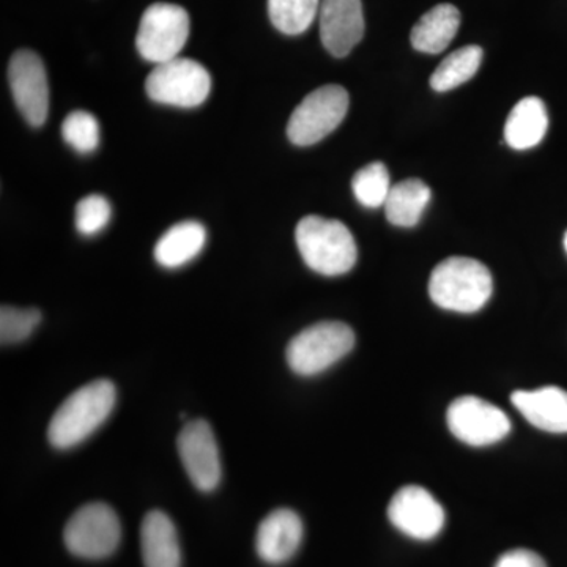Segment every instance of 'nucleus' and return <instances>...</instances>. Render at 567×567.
<instances>
[{"label": "nucleus", "mask_w": 567, "mask_h": 567, "mask_svg": "<svg viewBox=\"0 0 567 567\" xmlns=\"http://www.w3.org/2000/svg\"><path fill=\"white\" fill-rule=\"evenodd\" d=\"M461 28V11L451 3H440L429 10L410 33V41L416 51L440 54L450 47Z\"/></svg>", "instance_id": "obj_18"}, {"label": "nucleus", "mask_w": 567, "mask_h": 567, "mask_svg": "<svg viewBox=\"0 0 567 567\" xmlns=\"http://www.w3.org/2000/svg\"><path fill=\"white\" fill-rule=\"evenodd\" d=\"M514 406L529 424L551 434H567V391L544 386L535 391H516Z\"/></svg>", "instance_id": "obj_15"}, {"label": "nucleus", "mask_w": 567, "mask_h": 567, "mask_svg": "<svg viewBox=\"0 0 567 567\" xmlns=\"http://www.w3.org/2000/svg\"><path fill=\"white\" fill-rule=\"evenodd\" d=\"M122 539L117 514L104 503H89L80 507L63 529V543L74 557L104 559L111 557Z\"/></svg>", "instance_id": "obj_5"}, {"label": "nucleus", "mask_w": 567, "mask_h": 567, "mask_svg": "<svg viewBox=\"0 0 567 567\" xmlns=\"http://www.w3.org/2000/svg\"><path fill=\"white\" fill-rule=\"evenodd\" d=\"M320 6V0H268V17L279 32L300 35L315 22Z\"/></svg>", "instance_id": "obj_22"}, {"label": "nucleus", "mask_w": 567, "mask_h": 567, "mask_svg": "<svg viewBox=\"0 0 567 567\" xmlns=\"http://www.w3.org/2000/svg\"><path fill=\"white\" fill-rule=\"evenodd\" d=\"M349 104V93L342 85L328 84L316 89L293 111L287 125V136L300 147L317 144L341 125Z\"/></svg>", "instance_id": "obj_6"}, {"label": "nucleus", "mask_w": 567, "mask_h": 567, "mask_svg": "<svg viewBox=\"0 0 567 567\" xmlns=\"http://www.w3.org/2000/svg\"><path fill=\"white\" fill-rule=\"evenodd\" d=\"M111 204L106 197L100 194L84 197L78 203L76 215H74L78 230L87 237L102 233L111 221Z\"/></svg>", "instance_id": "obj_26"}, {"label": "nucleus", "mask_w": 567, "mask_h": 567, "mask_svg": "<svg viewBox=\"0 0 567 567\" xmlns=\"http://www.w3.org/2000/svg\"><path fill=\"white\" fill-rule=\"evenodd\" d=\"M494 567H547L546 561L527 548L506 551L498 558Z\"/></svg>", "instance_id": "obj_27"}, {"label": "nucleus", "mask_w": 567, "mask_h": 567, "mask_svg": "<svg viewBox=\"0 0 567 567\" xmlns=\"http://www.w3.org/2000/svg\"><path fill=\"white\" fill-rule=\"evenodd\" d=\"M207 244V230L200 223L175 224L155 246L156 262L164 268H178L192 262Z\"/></svg>", "instance_id": "obj_19"}, {"label": "nucleus", "mask_w": 567, "mask_h": 567, "mask_svg": "<svg viewBox=\"0 0 567 567\" xmlns=\"http://www.w3.org/2000/svg\"><path fill=\"white\" fill-rule=\"evenodd\" d=\"M62 136L74 151L92 153L100 144L99 121L87 111L71 112L62 123Z\"/></svg>", "instance_id": "obj_24"}, {"label": "nucleus", "mask_w": 567, "mask_h": 567, "mask_svg": "<svg viewBox=\"0 0 567 567\" xmlns=\"http://www.w3.org/2000/svg\"><path fill=\"white\" fill-rule=\"evenodd\" d=\"M483 58V48L476 47V44H468V47L451 52L432 74L431 87L435 92H447L465 84L475 78Z\"/></svg>", "instance_id": "obj_21"}, {"label": "nucleus", "mask_w": 567, "mask_h": 567, "mask_svg": "<svg viewBox=\"0 0 567 567\" xmlns=\"http://www.w3.org/2000/svg\"><path fill=\"white\" fill-rule=\"evenodd\" d=\"M9 82L14 104L32 126L44 125L50 112L47 70L33 51L14 52L9 65Z\"/></svg>", "instance_id": "obj_10"}, {"label": "nucleus", "mask_w": 567, "mask_h": 567, "mask_svg": "<svg viewBox=\"0 0 567 567\" xmlns=\"http://www.w3.org/2000/svg\"><path fill=\"white\" fill-rule=\"evenodd\" d=\"M431 197V188L420 178H409L391 186L385 203L388 221L398 227H415L423 218Z\"/></svg>", "instance_id": "obj_20"}, {"label": "nucleus", "mask_w": 567, "mask_h": 567, "mask_svg": "<svg viewBox=\"0 0 567 567\" xmlns=\"http://www.w3.org/2000/svg\"><path fill=\"white\" fill-rule=\"evenodd\" d=\"M41 322L39 309L13 308L2 306L0 309V341L3 346L18 344L25 341Z\"/></svg>", "instance_id": "obj_25"}, {"label": "nucleus", "mask_w": 567, "mask_h": 567, "mask_svg": "<svg viewBox=\"0 0 567 567\" xmlns=\"http://www.w3.org/2000/svg\"><path fill=\"white\" fill-rule=\"evenodd\" d=\"M352 189L358 203L365 208L385 205L391 192L390 173L383 163L374 162L354 174Z\"/></svg>", "instance_id": "obj_23"}, {"label": "nucleus", "mask_w": 567, "mask_h": 567, "mask_svg": "<svg viewBox=\"0 0 567 567\" xmlns=\"http://www.w3.org/2000/svg\"><path fill=\"white\" fill-rule=\"evenodd\" d=\"M183 468L200 492H212L221 483L223 468L218 442L210 424L204 420L189 421L177 439Z\"/></svg>", "instance_id": "obj_11"}, {"label": "nucleus", "mask_w": 567, "mask_h": 567, "mask_svg": "<svg viewBox=\"0 0 567 567\" xmlns=\"http://www.w3.org/2000/svg\"><path fill=\"white\" fill-rule=\"evenodd\" d=\"M388 517L399 532L416 540H431L445 527V509L420 486H405L395 492L388 506Z\"/></svg>", "instance_id": "obj_12"}, {"label": "nucleus", "mask_w": 567, "mask_h": 567, "mask_svg": "<svg viewBox=\"0 0 567 567\" xmlns=\"http://www.w3.org/2000/svg\"><path fill=\"white\" fill-rule=\"evenodd\" d=\"M446 420L457 440L476 447L502 442L513 427L503 410L476 395L456 399L447 409Z\"/></svg>", "instance_id": "obj_9"}, {"label": "nucleus", "mask_w": 567, "mask_h": 567, "mask_svg": "<svg viewBox=\"0 0 567 567\" xmlns=\"http://www.w3.org/2000/svg\"><path fill=\"white\" fill-rule=\"evenodd\" d=\"M354 333L342 322H320L305 328L287 346V363L295 374L312 377L327 371L352 352Z\"/></svg>", "instance_id": "obj_4"}, {"label": "nucleus", "mask_w": 567, "mask_h": 567, "mask_svg": "<svg viewBox=\"0 0 567 567\" xmlns=\"http://www.w3.org/2000/svg\"><path fill=\"white\" fill-rule=\"evenodd\" d=\"M141 550L145 567H182L177 528L162 511H151L142 520Z\"/></svg>", "instance_id": "obj_16"}, {"label": "nucleus", "mask_w": 567, "mask_h": 567, "mask_svg": "<svg viewBox=\"0 0 567 567\" xmlns=\"http://www.w3.org/2000/svg\"><path fill=\"white\" fill-rule=\"evenodd\" d=\"M303 539V522L292 509L281 507L260 522L256 535V550L268 565L289 561Z\"/></svg>", "instance_id": "obj_14"}, {"label": "nucleus", "mask_w": 567, "mask_h": 567, "mask_svg": "<svg viewBox=\"0 0 567 567\" xmlns=\"http://www.w3.org/2000/svg\"><path fill=\"white\" fill-rule=\"evenodd\" d=\"M548 114L537 96H527L513 107L505 125V141L514 151H528L546 137Z\"/></svg>", "instance_id": "obj_17"}, {"label": "nucleus", "mask_w": 567, "mask_h": 567, "mask_svg": "<svg viewBox=\"0 0 567 567\" xmlns=\"http://www.w3.org/2000/svg\"><path fill=\"white\" fill-rule=\"evenodd\" d=\"M320 39L334 58L349 55L363 40L364 14L361 0H322Z\"/></svg>", "instance_id": "obj_13"}, {"label": "nucleus", "mask_w": 567, "mask_h": 567, "mask_svg": "<svg viewBox=\"0 0 567 567\" xmlns=\"http://www.w3.org/2000/svg\"><path fill=\"white\" fill-rule=\"evenodd\" d=\"M117 401L111 380H93L74 391L59 406L48 427V440L58 450L81 445L110 417Z\"/></svg>", "instance_id": "obj_1"}, {"label": "nucleus", "mask_w": 567, "mask_h": 567, "mask_svg": "<svg viewBox=\"0 0 567 567\" xmlns=\"http://www.w3.org/2000/svg\"><path fill=\"white\" fill-rule=\"evenodd\" d=\"M298 251L316 274L341 276L349 274L358 260V246L344 223L309 215L295 230Z\"/></svg>", "instance_id": "obj_3"}, {"label": "nucleus", "mask_w": 567, "mask_h": 567, "mask_svg": "<svg viewBox=\"0 0 567 567\" xmlns=\"http://www.w3.org/2000/svg\"><path fill=\"white\" fill-rule=\"evenodd\" d=\"M188 37V11L174 3H153L142 14L136 48L142 59L159 65L177 59Z\"/></svg>", "instance_id": "obj_8"}, {"label": "nucleus", "mask_w": 567, "mask_h": 567, "mask_svg": "<svg viewBox=\"0 0 567 567\" xmlns=\"http://www.w3.org/2000/svg\"><path fill=\"white\" fill-rule=\"evenodd\" d=\"M494 281L486 265L470 257H450L432 271L429 295L446 311L473 315L491 300Z\"/></svg>", "instance_id": "obj_2"}, {"label": "nucleus", "mask_w": 567, "mask_h": 567, "mask_svg": "<svg viewBox=\"0 0 567 567\" xmlns=\"http://www.w3.org/2000/svg\"><path fill=\"white\" fill-rule=\"evenodd\" d=\"M565 248H566V252H567V233L565 235Z\"/></svg>", "instance_id": "obj_28"}, {"label": "nucleus", "mask_w": 567, "mask_h": 567, "mask_svg": "<svg viewBox=\"0 0 567 567\" xmlns=\"http://www.w3.org/2000/svg\"><path fill=\"white\" fill-rule=\"evenodd\" d=\"M153 102L177 107H197L208 99L212 78L203 63L177 58L159 63L145 81Z\"/></svg>", "instance_id": "obj_7"}]
</instances>
